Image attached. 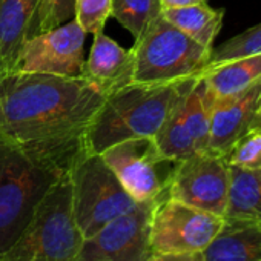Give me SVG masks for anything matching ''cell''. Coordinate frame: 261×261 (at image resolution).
I'll use <instances>...</instances> for the list:
<instances>
[{
    "instance_id": "1",
    "label": "cell",
    "mask_w": 261,
    "mask_h": 261,
    "mask_svg": "<svg viewBox=\"0 0 261 261\" xmlns=\"http://www.w3.org/2000/svg\"><path fill=\"white\" fill-rule=\"evenodd\" d=\"M106 94L85 77L0 72V142L69 174Z\"/></svg>"
},
{
    "instance_id": "2",
    "label": "cell",
    "mask_w": 261,
    "mask_h": 261,
    "mask_svg": "<svg viewBox=\"0 0 261 261\" xmlns=\"http://www.w3.org/2000/svg\"><path fill=\"white\" fill-rule=\"evenodd\" d=\"M197 77L168 83H129L109 92L86 129V152L101 154L129 139H154Z\"/></svg>"
},
{
    "instance_id": "3",
    "label": "cell",
    "mask_w": 261,
    "mask_h": 261,
    "mask_svg": "<svg viewBox=\"0 0 261 261\" xmlns=\"http://www.w3.org/2000/svg\"><path fill=\"white\" fill-rule=\"evenodd\" d=\"M68 174L0 142V258L25 233L48 191Z\"/></svg>"
},
{
    "instance_id": "4",
    "label": "cell",
    "mask_w": 261,
    "mask_h": 261,
    "mask_svg": "<svg viewBox=\"0 0 261 261\" xmlns=\"http://www.w3.org/2000/svg\"><path fill=\"white\" fill-rule=\"evenodd\" d=\"M83 240L72 215L68 174L48 191L22 238L0 261H75Z\"/></svg>"
},
{
    "instance_id": "5",
    "label": "cell",
    "mask_w": 261,
    "mask_h": 261,
    "mask_svg": "<svg viewBox=\"0 0 261 261\" xmlns=\"http://www.w3.org/2000/svg\"><path fill=\"white\" fill-rule=\"evenodd\" d=\"M133 83H168L197 77L211 60L207 49L181 33L163 16L134 42Z\"/></svg>"
},
{
    "instance_id": "6",
    "label": "cell",
    "mask_w": 261,
    "mask_h": 261,
    "mask_svg": "<svg viewBox=\"0 0 261 261\" xmlns=\"http://www.w3.org/2000/svg\"><path fill=\"white\" fill-rule=\"evenodd\" d=\"M69 181L72 215L83 238L137 206L100 154L86 152L71 169Z\"/></svg>"
},
{
    "instance_id": "7",
    "label": "cell",
    "mask_w": 261,
    "mask_h": 261,
    "mask_svg": "<svg viewBox=\"0 0 261 261\" xmlns=\"http://www.w3.org/2000/svg\"><path fill=\"white\" fill-rule=\"evenodd\" d=\"M100 155L137 203L168 195V185L177 162L165 159L154 139H129L112 145Z\"/></svg>"
},
{
    "instance_id": "8",
    "label": "cell",
    "mask_w": 261,
    "mask_h": 261,
    "mask_svg": "<svg viewBox=\"0 0 261 261\" xmlns=\"http://www.w3.org/2000/svg\"><path fill=\"white\" fill-rule=\"evenodd\" d=\"M214 98L204 77L198 75L180 97L154 137L165 159L180 162L207 151Z\"/></svg>"
},
{
    "instance_id": "9",
    "label": "cell",
    "mask_w": 261,
    "mask_h": 261,
    "mask_svg": "<svg viewBox=\"0 0 261 261\" xmlns=\"http://www.w3.org/2000/svg\"><path fill=\"white\" fill-rule=\"evenodd\" d=\"M224 218L195 209L169 197L162 198L151 218L149 244L152 253L203 252L217 237Z\"/></svg>"
},
{
    "instance_id": "10",
    "label": "cell",
    "mask_w": 261,
    "mask_h": 261,
    "mask_svg": "<svg viewBox=\"0 0 261 261\" xmlns=\"http://www.w3.org/2000/svg\"><path fill=\"white\" fill-rule=\"evenodd\" d=\"M229 185L227 159L204 151L177 162L168 185V197L224 218Z\"/></svg>"
},
{
    "instance_id": "11",
    "label": "cell",
    "mask_w": 261,
    "mask_h": 261,
    "mask_svg": "<svg viewBox=\"0 0 261 261\" xmlns=\"http://www.w3.org/2000/svg\"><path fill=\"white\" fill-rule=\"evenodd\" d=\"M162 198L137 203L130 211L115 217L94 235L85 238L75 261H146L152 255L151 218Z\"/></svg>"
},
{
    "instance_id": "12",
    "label": "cell",
    "mask_w": 261,
    "mask_h": 261,
    "mask_svg": "<svg viewBox=\"0 0 261 261\" xmlns=\"http://www.w3.org/2000/svg\"><path fill=\"white\" fill-rule=\"evenodd\" d=\"M85 37L75 19L43 31L23 45L14 71L83 77Z\"/></svg>"
},
{
    "instance_id": "13",
    "label": "cell",
    "mask_w": 261,
    "mask_h": 261,
    "mask_svg": "<svg viewBox=\"0 0 261 261\" xmlns=\"http://www.w3.org/2000/svg\"><path fill=\"white\" fill-rule=\"evenodd\" d=\"M259 117L261 79L235 94L215 97L211 111L207 152L227 157L233 145L259 123Z\"/></svg>"
},
{
    "instance_id": "14",
    "label": "cell",
    "mask_w": 261,
    "mask_h": 261,
    "mask_svg": "<svg viewBox=\"0 0 261 261\" xmlns=\"http://www.w3.org/2000/svg\"><path fill=\"white\" fill-rule=\"evenodd\" d=\"M42 0H0V72L16 69L23 45L40 34Z\"/></svg>"
},
{
    "instance_id": "15",
    "label": "cell",
    "mask_w": 261,
    "mask_h": 261,
    "mask_svg": "<svg viewBox=\"0 0 261 261\" xmlns=\"http://www.w3.org/2000/svg\"><path fill=\"white\" fill-rule=\"evenodd\" d=\"M83 77L100 88L106 95L133 83V49H124L103 31L95 33L88 60H85Z\"/></svg>"
},
{
    "instance_id": "16",
    "label": "cell",
    "mask_w": 261,
    "mask_h": 261,
    "mask_svg": "<svg viewBox=\"0 0 261 261\" xmlns=\"http://www.w3.org/2000/svg\"><path fill=\"white\" fill-rule=\"evenodd\" d=\"M204 261H261V221L226 220L203 250Z\"/></svg>"
},
{
    "instance_id": "17",
    "label": "cell",
    "mask_w": 261,
    "mask_h": 261,
    "mask_svg": "<svg viewBox=\"0 0 261 261\" xmlns=\"http://www.w3.org/2000/svg\"><path fill=\"white\" fill-rule=\"evenodd\" d=\"M214 97L235 94L261 79V54L206 65L201 74Z\"/></svg>"
},
{
    "instance_id": "18",
    "label": "cell",
    "mask_w": 261,
    "mask_h": 261,
    "mask_svg": "<svg viewBox=\"0 0 261 261\" xmlns=\"http://www.w3.org/2000/svg\"><path fill=\"white\" fill-rule=\"evenodd\" d=\"M162 16L201 46L214 49V40L223 25L224 10L211 8L206 2L183 8L163 10Z\"/></svg>"
},
{
    "instance_id": "19",
    "label": "cell",
    "mask_w": 261,
    "mask_h": 261,
    "mask_svg": "<svg viewBox=\"0 0 261 261\" xmlns=\"http://www.w3.org/2000/svg\"><path fill=\"white\" fill-rule=\"evenodd\" d=\"M224 218L261 221V171L230 166L229 198Z\"/></svg>"
},
{
    "instance_id": "20",
    "label": "cell",
    "mask_w": 261,
    "mask_h": 261,
    "mask_svg": "<svg viewBox=\"0 0 261 261\" xmlns=\"http://www.w3.org/2000/svg\"><path fill=\"white\" fill-rule=\"evenodd\" d=\"M162 11L160 0H112L111 17L137 40Z\"/></svg>"
},
{
    "instance_id": "21",
    "label": "cell",
    "mask_w": 261,
    "mask_h": 261,
    "mask_svg": "<svg viewBox=\"0 0 261 261\" xmlns=\"http://www.w3.org/2000/svg\"><path fill=\"white\" fill-rule=\"evenodd\" d=\"M253 54H261V23L243 31L241 34L214 48L207 65L227 62L232 59H240Z\"/></svg>"
},
{
    "instance_id": "22",
    "label": "cell",
    "mask_w": 261,
    "mask_h": 261,
    "mask_svg": "<svg viewBox=\"0 0 261 261\" xmlns=\"http://www.w3.org/2000/svg\"><path fill=\"white\" fill-rule=\"evenodd\" d=\"M226 159L230 166L249 171H261V124H255L252 129H249L233 145Z\"/></svg>"
},
{
    "instance_id": "23",
    "label": "cell",
    "mask_w": 261,
    "mask_h": 261,
    "mask_svg": "<svg viewBox=\"0 0 261 261\" xmlns=\"http://www.w3.org/2000/svg\"><path fill=\"white\" fill-rule=\"evenodd\" d=\"M112 0H75L74 19L86 34L103 31L111 17Z\"/></svg>"
},
{
    "instance_id": "24",
    "label": "cell",
    "mask_w": 261,
    "mask_h": 261,
    "mask_svg": "<svg viewBox=\"0 0 261 261\" xmlns=\"http://www.w3.org/2000/svg\"><path fill=\"white\" fill-rule=\"evenodd\" d=\"M75 0H42L40 33L60 27L74 17Z\"/></svg>"
},
{
    "instance_id": "25",
    "label": "cell",
    "mask_w": 261,
    "mask_h": 261,
    "mask_svg": "<svg viewBox=\"0 0 261 261\" xmlns=\"http://www.w3.org/2000/svg\"><path fill=\"white\" fill-rule=\"evenodd\" d=\"M146 261H204L203 252L194 253H152Z\"/></svg>"
},
{
    "instance_id": "26",
    "label": "cell",
    "mask_w": 261,
    "mask_h": 261,
    "mask_svg": "<svg viewBox=\"0 0 261 261\" xmlns=\"http://www.w3.org/2000/svg\"><path fill=\"white\" fill-rule=\"evenodd\" d=\"M160 4H162V10H171V8H183V7L206 4V0H160Z\"/></svg>"
},
{
    "instance_id": "27",
    "label": "cell",
    "mask_w": 261,
    "mask_h": 261,
    "mask_svg": "<svg viewBox=\"0 0 261 261\" xmlns=\"http://www.w3.org/2000/svg\"><path fill=\"white\" fill-rule=\"evenodd\" d=\"M258 124H261V117H259V123H258Z\"/></svg>"
}]
</instances>
